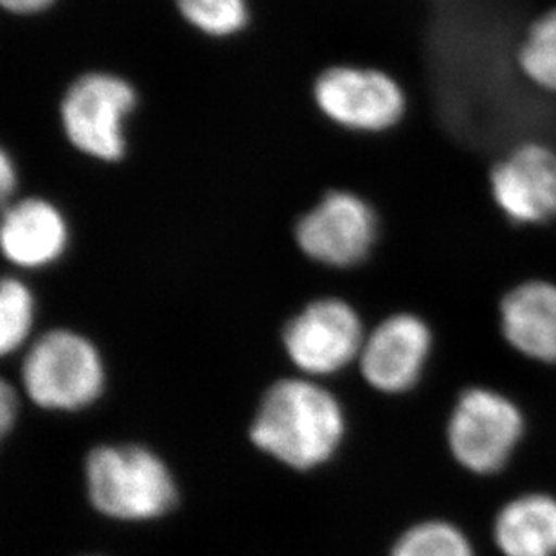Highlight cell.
I'll use <instances>...</instances> for the list:
<instances>
[{
	"label": "cell",
	"mask_w": 556,
	"mask_h": 556,
	"mask_svg": "<svg viewBox=\"0 0 556 556\" xmlns=\"http://www.w3.org/2000/svg\"><path fill=\"white\" fill-rule=\"evenodd\" d=\"M4 10L15 15H37L54 4V0H0Z\"/></svg>",
	"instance_id": "obj_20"
},
{
	"label": "cell",
	"mask_w": 556,
	"mask_h": 556,
	"mask_svg": "<svg viewBox=\"0 0 556 556\" xmlns=\"http://www.w3.org/2000/svg\"><path fill=\"white\" fill-rule=\"evenodd\" d=\"M525 432L519 407L503 394L473 388L462 394L448 421V446L462 467L494 473L506 465Z\"/></svg>",
	"instance_id": "obj_7"
},
{
	"label": "cell",
	"mask_w": 556,
	"mask_h": 556,
	"mask_svg": "<svg viewBox=\"0 0 556 556\" xmlns=\"http://www.w3.org/2000/svg\"><path fill=\"white\" fill-rule=\"evenodd\" d=\"M320 114L344 130L388 131L404 119L407 96L402 85L380 68L333 65L312 87Z\"/></svg>",
	"instance_id": "obj_5"
},
{
	"label": "cell",
	"mask_w": 556,
	"mask_h": 556,
	"mask_svg": "<svg viewBox=\"0 0 556 556\" xmlns=\"http://www.w3.org/2000/svg\"><path fill=\"white\" fill-rule=\"evenodd\" d=\"M364 336L357 309L337 298L315 300L285 326L290 361L309 375L336 372L361 357Z\"/></svg>",
	"instance_id": "obj_8"
},
{
	"label": "cell",
	"mask_w": 556,
	"mask_h": 556,
	"mask_svg": "<svg viewBox=\"0 0 556 556\" xmlns=\"http://www.w3.org/2000/svg\"><path fill=\"white\" fill-rule=\"evenodd\" d=\"M490 193L498 211L517 226L555 220V150L536 141L515 147L490 172Z\"/></svg>",
	"instance_id": "obj_9"
},
{
	"label": "cell",
	"mask_w": 556,
	"mask_h": 556,
	"mask_svg": "<svg viewBox=\"0 0 556 556\" xmlns=\"http://www.w3.org/2000/svg\"><path fill=\"white\" fill-rule=\"evenodd\" d=\"M22 382L43 409L78 410L100 396L105 369L89 339L76 331L53 330L27 353Z\"/></svg>",
	"instance_id": "obj_4"
},
{
	"label": "cell",
	"mask_w": 556,
	"mask_h": 556,
	"mask_svg": "<svg viewBox=\"0 0 556 556\" xmlns=\"http://www.w3.org/2000/svg\"><path fill=\"white\" fill-rule=\"evenodd\" d=\"M16 186H18V169H16L13 157L4 150L0 155V193H2L4 205L15 200L13 194H15Z\"/></svg>",
	"instance_id": "obj_18"
},
{
	"label": "cell",
	"mask_w": 556,
	"mask_h": 556,
	"mask_svg": "<svg viewBox=\"0 0 556 556\" xmlns=\"http://www.w3.org/2000/svg\"><path fill=\"white\" fill-rule=\"evenodd\" d=\"M68 240L67 218L51 200L27 197L4 205L0 243L13 267L24 270L49 267L65 254Z\"/></svg>",
	"instance_id": "obj_11"
},
{
	"label": "cell",
	"mask_w": 556,
	"mask_h": 556,
	"mask_svg": "<svg viewBox=\"0 0 556 556\" xmlns=\"http://www.w3.org/2000/svg\"><path fill=\"white\" fill-rule=\"evenodd\" d=\"M295 245L325 267L352 268L368 260L378 238V216L368 200L333 189L294 227Z\"/></svg>",
	"instance_id": "obj_6"
},
{
	"label": "cell",
	"mask_w": 556,
	"mask_h": 556,
	"mask_svg": "<svg viewBox=\"0 0 556 556\" xmlns=\"http://www.w3.org/2000/svg\"><path fill=\"white\" fill-rule=\"evenodd\" d=\"M137 101L134 85L117 74H81L68 85L60 103L63 136L85 157L119 163L128 147L126 123Z\"/></svg>",
	"instance_id": "obj_3"
},
{
	"label": "cell",
	"mask_w": 556,
	"mask_h": 556,
	"mask_svg": "<svg viewBox=\"0 0 556 556\" xmlns=\"http://www.w3.org/2000/svg\"><path fill=\"white\" fill-rule=\"evenodd\" d=\"M495 544L504 556H556V501L530 494L498 511Z\"/></svg>",
	"instance_id": "obj_13"
},
{
	"label": "cell",
	"mask_w": 556,
	"mask_h": 556,
	"mask_svg": "<svg viewBox=\"0 0 556 556\" xmlns=\"http://www.w3.org/2000/svg\"><path fill=\"white\" fill-rule=\"evenodd\" d=\"M517 65L536 89L556 96V8L528 27L517 49Z\"/></svg>",
	"instance_id": "obj_14"
},
{
	"label": "cell",
	"mask_w": 556,
	"mask_h": 556,
	"mask_svg": "<svg viewBox=\"0 0 556 556\" xmlns=\"http://www.w3.org/2000/svg\"><path fill=\"white\" fill-rule=\"evenodd\" d=\"M35 323V298L22 279L0 285V352L8 355L26 342Z\"/></svg>",
	"instance_id": "obj_17"
},
{
	"label": "cell",
	"mask_w": 556,
	"mask_h": 556,
	"mask_svg": "<svg viewBox=\"0 0 556 556\" xmlns=\"http://www.w3.org/2000/svg\"><path fill=\"white\" fill-rule=\"evenodd\" d=\"M180 15L202 35L229 38L249 26V0H175Z\"/></svg>",
	"instance_id": "obj_15"
},
{
	"label": "cell",
	"mask_w": 556,
	"mask_h": 556,
	"mask_svg": "<svg viewBox=\"0 0 556 556\" xmlns=\"http://www.w3.org/2000/svg\"><path fill=\"white\" fill-rule=\"evenodd\" d=\"M87 486L96 508L112 519H155L177 501L168 468L142 446H100L90 452Z\"/></svg>",
	"instance_id": "obj_2"
},
{
	"label": "cell",
	"mask_w": 556,
	"mask_h": 556,
	"mask_svg": "<svg viewBox=\"0 0 556 556\" xmlns=\"http://www.w3.org/2000/svg\"><path fill=\"white\" fill-rule=\"evenodd\" d=\"M501 330L525 357L556 363V285L531 279L501 301Z\"/></svg>",
	"instance_id": "obj_12"
},
{
	"label": "cell",
	"mask_w": 556,
	"mask_h": 556,
	"mask_svg": "<svg viewBox=\"0 0 556 556\" xmlns=\"http://www.w3.org/2000/svg\"><path fill=\"white\" fill-rule=\"evenodd\" d=\"M344 415L333 394L306 380H281L263 396L251 440L278 462L308 470L341 445Z\"/></svg>",
	"instance_id": "obj_1"
},
{
	"label": "cell",
	"mask_w": 556,
	"mask_h": 556,
	"mask_svg": "<svg viewBox=\"0 0 556 556\" xmlns=\"http://www.w3.org/2000/svg\"><path fill=\"white\" fill-rule=\"evenodd\" d=\"M432 348L431 328L415 314H394L366 337L361 366L371 388L404 393L420 378Z\"/></svg>",
	"instance_id": "obj_10"
},
{
	"label": "cell",
	"mask_w": 556,
	"mask_h": 556,
	"mask_svg": "<svg viewBox=\"0 0 556 556\" xmlns=\"http://www.w3.org/2000/svg\"><path fill=\"white\" fill-rule=\"evenodd\" d=\"M391 556H476L462 530L443 520H427L405 531Z\"/></svg>",
	"instance_id": "obj_16"
},
{
	"label": "cell",
	"mask_w": 556,
	"mask_h": 556,
	"mask_svg": "<svg viewBox=\"0 0 556 556\" xmlns=\"http://www.w3.org/2000/svg\"><path fill=\"white\" fill-rule=\"evenodd\" d=\"M16 418V394L10 383H2L0 389V427L2 432H10Z\"/></svg>",
	"instance_id": "obj_19"
}]
</instances>
